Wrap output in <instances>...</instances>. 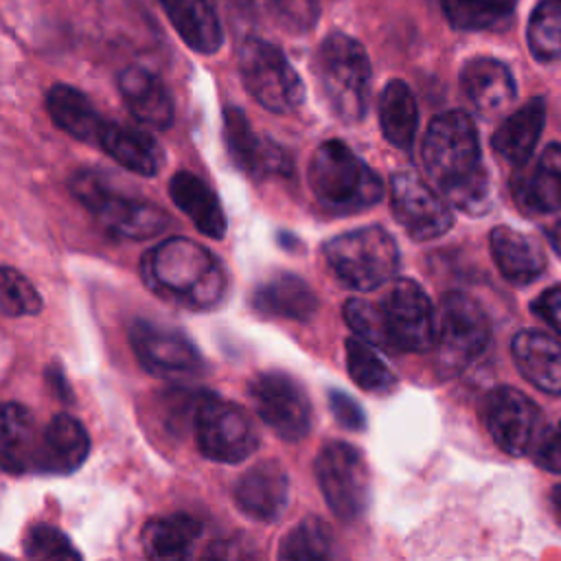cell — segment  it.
I'll return each instance as SVG.
<instances>
[{"instance_id":"obj_1","label":"cell","mask_w":561,"mask_h":561,"mask_svg":"<svg viewBox=\"0 0 561 561\" xmlns=\"http://www.w3.org/2000/svg\"><path fill=\"white\" fill-rule=\"evenodd\" d=\"M421 156L430 180L451 206L471 215L486 213L491 184L469 114L462 110L438 114L425 131Z\"/></svg>"},{"instance_id":"obj_2","label":"cell","mask_w":561,"mask_h":561,"mask_svg":"<svg viewBox=\"0 0 561 561\" xmlns=\"http://www.w3.org/2000/svg\"><path fill=\"white\" fill-rule=\"evenodd\" d=\"M140 274L153 294L197 311L217 307L228 289L219 259L186 237H171L147 250Z\"/></svg>"},{"instance_id":"obj_3","label":"cell","mask_w":561,"mask_h":561,"mask_svg":"<svg viewBox=\"0 0 561 561\" xmlns=\"http://www.w3.org/2000/svg\"><path fill=\"white\" fill-rule=\"evenodd\" d=\"M70 191L79 204L99 221V226L116 237L142 241L160 234L169 215L145 197L123 193L107 173L99 169H79L70 178Z\"/></svg>"},{"instance_id":"obj_4","label":"cell","mask_w":561,"mask_h":561,"mask_svg":"<svg viewBox=\"0 0 561 561\" xmlns=\"http://www.w3.org/2000/svg\"><path fill=\"white\" fill-rule=\"evenodd\" d=\"M316 199L335 213H357L377 204L383 195L379 175L342 140L318 145L307 169Z\"/></svg>"},{"instance_id":"obj_5","label":"cell","mask_w":561,"mask_h":561,"mask_svg":"<svg viewBox=\"0 0 561 561\" xmlns=\"http://www.w3.org/2000/svg\"><path fill=\"white\" fill-rule=\"evenodd\" d=\"M313 70L331 112L348 125L359 123L370 99V61L364 46L346 33H331L318 46Z\"/></svg>"},{"instance_id":"obj_6","label":"cell","mask_w":561,"mask_h":561,"mask_svg":"<svg viewBox=\"0 0 561 561\" xmlns=\"http://www.w3.org/2000/svg\"><path fill=\"white\" fill-rule=\"evenodd\" d=\"M324 261L337 280L357 291H370L399 270V248L381 226H366L333 237L322 248Z\"/></svg>"},{"instance_id":"obj_7","label":"cell","mask_w":561,"mask_h":561,"mask_svg":"<svg viewBox=\"0 0 561 561\" xmlns=\"http://www.w3.org/2000/svg\"><path fill=\"white\" fill-rule=\"evenodd\" d=\"M491 342V322L484 309L462 291H449L440 300L436 316L438 366L445 375H456L473 364Z\"/></svg>"},{"instance_id":"obj_8","label":"cell","mask_w":561,"mask_h":561,"mask_svg":"<svg viewBox=\"0 0 561 561\" xmlns=\"http://www.w3.org/2000/svg\"><path fill=\"white\" fill-rule=\"evenodd\" d=\"M239 72L245 90L274 114L294 112L305 99V85L283 50L265 39L248 37L239 48Z\"/></svg>"},{"instance_id":"obj_9","label":"cell","mask_w":561,"mask_h":561,"mask_svg":"<svg viewBox=\"0 0 561 561\" xmlns=\"http://www.w3.org/2000/svg\"><path fill=\"white\" fill-rule=\"evenodd\" d=\"M193 430L199 451L217 462H241L259 447L248 412L217 394L195 397Z\"/></svg>"},{"instance_id":"obj_10","label":"cell","mask_w":561,"mask_h":561,"mask_svg":"<svg viewBox=\"0 0 561 561\" xmlns=\"http://www.w3.org/2000/svg\"><path fill=\"white\" fill-rule=\"evenodd\" d=\"M324 502L342 522H355L370 502V469L364 454L342 440L327 443L316 458Z\"/></svg>"},{"instance_id":"obj_11","label":"cell","mask_w":561,"mask_h":561,"mask_svg":"<svg viewBox=\"0 0 561 561\" xmlns=\"http://www.w3.org/2000/svg\"><path fill=\"white\" fill-rule=\"evenodd\" d=\"M250 399L256 414L283 440H300L309 434L313 410L305 388L287 373L267 370L250 381Z\"/></svg>"},{"instance_id":"obj_12","label":"cell","mask_w":561,"mask_h":561,"mask_svg":"<svg viewBox=\"0 0 561 561\" xmlns=\"http://www.w3.org/2000/svg\"><path fill=\"white\" fill-rule=\"evenodd\" d=\"M394 353H425L434 348L436 316L432 302L416 280L399 278L379 305Z\"/></svg>"},{"instance_id":"obj_13","label":"cell","mask_w":561,"mask_h":561,"mask_svg":"<svg viewBox=\"0 0 561 561\" xmlns=\"http://www.w3.org/2000/svg\"><path fill=\"white\" fill-rule=\"evenodd\" d=\"M390 206L414 241L438 239L454 224L449 202L410 171H397L390 178Z\"/></svg>"},{"instance_id":"obj_14","label":"cell","mask_w":561,"mask_h":561,"mask_svg":"<svg viewBox=\"0 0 561 561\" xmlns=\"http://www.w3.org/2000/svg\"><path fill=\"white\" fill-rule=\"evenodd\" d=\"M480 414L495 445L511 456L528 451L541 425V412L533 399L511 386L489 390L482 399Z\"/></svg>"},{"instance_id":"obj_15","label":"cell","mask_w":561,"mask_h":561,"mask_svg":"<svg viewBox=\"0 0 561 561\" xmlns=\"http://www.w3.org/2000/svg\"><path fill=\"white\" fill-rule=\"evenodd\" d=\"M129 342L140 366L156 377L180 379L202 370V357L195 344L178 329L151 320H136L129 329Z\"/></svg>"},{"instance_id":"obj_16","label":"cell","mask_w":561,"mask_h":561,"mask_svg":"<svg viewBox=\"0 0 561 561\" xmlns=\"http://www.w3.org/2000/svg\"><path fill=\"white\" fill-rule=\"evenodd\" d=\"M224 142L232 162L254 180L291 173L287 153L274 140L259 136L239 107L224 110Z\"/></svg>"},{"instance_id":"obj_17","label":"cell","mask_w":561,"mask_h":561,"mask_svg":"<svg viewBox=\"0 0 561 561\" xmlns=\"http://www.w3.org/2000/svg\"><path fill=\"white\" fill-rule=\"evenodd\" d=\"M239 508L259 522H276L289 502V478L276 460L250 467L234 484Z\"/></svg>"},{"instance_id":"obj_18","label":"cell","mask_w":561,"mask_h":561,"mask_svg":"<svg viewBox=\"0 0 561 561\" xmlns=\"http://www.w3.org/2000/svg\"><path fill=\"white\" fill-rule=\"evenodd\" d=\"M90 454L85 427L70 414H55L39 434L35 469L42 473H72Z\"/></svg>"},{"instance_id":"obj_19","label":"cell","mask_w":561,"mask_h":561,"mask_svg":"<svg viewBox=\"0 0 561 561\" xmlns=\"http://www.w3.org/2000/svg\"><path fill=\"white\" fill-rule=\"evenodd\" d=\"M460 85L482 116L504 112L517 96V85L506 64L493 57H473L462 66Z\"/></svg>"},{"instance_id":"obj_20","label":"cell","mask_w":561,"mask_h":561,"mask_svg":"<svg viewBox=\"0 0 561 561\" xmlns=\"http://www.w3.org/2000/svg\"><path fill=\"white\" fill-rule=\"evenodd\" d=\"M517 370L526 381L548 394H561V342L552 335L524 329L511 342Z\"/></svg>"},{"instance_id":"obj_21","label":"cell","mask_w":561,"mask_h":561,"mask_svg":"<svg viewBox=\"0 0 561 561\" xmlns=\"http://www.w3.org/2000/svg\"><path fill=\"white\" fill-rule=\"evenodd\" d=\"M118 92L136 121L153 129H167L173 123V99L151 70L127 66L118 75Z\"/></svg>"},{"instance_id":"obj_22","label":"cell","mask_w":561,"mask_h":561,"mask_svg":"<svg viewBox=\"0 0 561 561\" xmlns=\"http://www.w3.org/2000/svg\"><path fill=\"white\" fill-rule=\"evenodd\" d=\"M39 430L28 408L0 403V471L26 473L35 469Z\"/></svg>"},{"instance_id":"obj_23","label":"cell","mask_w":561,"mask_h":561,"mask_svg":"<svg viewBox=\"0 0 561 561\" xmlns=\"http://www.w3.org/2000/svg\"><path fill=\"white\" fill-rule=\"evenodd\" d=\"M252 307L263 316L305 322L318 311V296L300 276L274 272L254 289Z\"/></svg>"},{"instance_id":"obj_24","label":"cell","mask_w":561,"mask_h":561,"mask_svg":"<svg viewBox=\"0 0 561 561\" xmlns=\"http://www.w3.org/2000/svg\"><path fill=\"white\" fill-rule=\"evenodd\" d=\"M96 145L125 169L151 178L162 169L164 151L158 140L138 127L105 121Z\"/></svg>"},{"instance_id":"obj_25","label":"cell","mask_w":561,"mask_h":561,"mask_svg":"<svg viewBox=\"0 0 561 561\" xmlns=\"http://www.w3.org/2000/svg\"><path fill=\"white\" fill-rule=\"evenodd\" d=\"M489 243L493 261L508 283L528 285L543 274L546 252L528 234H522L511 226H495Z\"/></svg>"},{"instance_id":"obj_26","label":"cell","mask_w":561,"mask_h":561,"mask_svg":"<svg viewBox=\"0 0 561 561\" xmlns=\"http://www.w3.org/2000/svg\"><path fill=\"white\" fill-rule=\"evenodd\" d=\"M169 22L186 46L213 55L224 42L215 0H160Z\"/></svg>"},{"instance_id":"obj_27","label":"cell","mask_w":561,"mask_h":561,"mask_svg":"<svg viewBox=\"0 0 561 561\" xmlns=\"http://www.w3.org/2000/svg\"><path fill=\"white\" fill-rule=\"evenodd\" d=\"M169 195L173 204L195 224V228L210 237L224 239L226 234V215L215 191L195 173L178 171L169 180Z\"/></svg>"},{"instance_id":"obj_28","label":"cell","mask_w":561,"mask_h":561,"mask_svg":"<svg viewBox=\"0 0 561 561\" xmlns=\"http://www.w3.org/2000/svg\"><path fill=\"white\" fill-rule=\"evenodd\" d=\"M546 123V101L541 96L530 99L511 116L493 134V151L502 156L513 167H524L533 156L537 140L541 136Z\"/></svg>"},{"instance_id":"obj_29","label":"cell","mask_w":561,"mask_h":561,"mask_svg":"<svg viewBox=\"0 0 561 561\" xmlns=\"http://www.w3.org/2000/svg\"><path fill=\"white\" fill-rule=\"evenodd\" d=\"M46 110L59 129L77 140L96 145L105 121L83 92L72 85L57 83L46 94Z\"/></svg>"},{"instance_id":"obj_30","label":"cell","mask_w":561,"mask_h":561,"mask_svg":"<svg viewBox=\"0 0 561 561\" xmlns=\"http://www.w3.org/2000/svg\"><path fill=\"white\" fill-rule=\"evenodd\" d=\"M515 199L533 213L561 210V142L548 145L515 188Z\"/></svg>"},{"instance_id":"obj_31","label":"cell","mask_w":561,"mask_h":561,"mask_svg":"<svg viewBox=\"0 0 561 561\" xmlns=\"http://www.w3.org/2000/svg\"><path fill=\"white\" fill-rule=\"evenodd\" d=\"M202 524L191 515L175 513L149 519L140 533V543L151 559H184L191 554Z\"/></svg>"},{"instance_id":"obj_32","label":"cell","mask_w":561,"mask_h":561,"mask_svg":"<svg viewBox=\"0 0 561 561\" xmlns=\"http://www.w3.org/2000/svg\"><path fill=\"white\" fill-rule=\"evenodd\" d=\"M379 125L386 140L399 149H410L414 142L419 110L410 85L401 79H392L379 94Z\"/></svg>"},{"instance_id":"obj_33","label":"cell","mask_w":561,"mask_h":561,"mask_svg":"<svg viewBox=\"0 0 561 561\" xmlns=\"http://www.w3.org/2000/svg\"><path fill=\"white\" fill-rule=\"evenodd\" d=\"M445 18L460 31H484L513 15L515 0H440Z\"/></svg>"},{"instance_id":"obj_34","label":"cell","mask_w":561,"mask_h":561,"mask_svg":"<svg viewBox=\"0 0 561 561\" xmlns=\"http://www.w3.org/2000/svg\"><path fill=\"white\" fill-rule=\"evenodd\" d=\"M346 368L351 379L366 392H388L397 383L394 373L364 340H346Z\"/></svg>"},{"instance_id":"obj_35","label":"cell","mask_w":561,"mask_h":561,"mask_svg":"<svg viewBox=\"0 0 561 561\" xmlns=\"http://www.w3.org/2000/svg\"><path fill=\"white\" fill-rule=\"evenodd\" d=\"M333 554V535L329 526L309 515L296 524L294 530L280 543L278 557L289 561H307V559H329Z\"/></svg>"},{"instance_id":"obj_36","label":"cell","mask_w":561,"mask_h":561,"mask_svg":"<svg viewBox=\"0 0 561 561\" xmlns=\"http://www.w3.org/2000/svg\"><path fill=\"white\" fill-rule=\"evenodd\" d=\"M528 46L539 61L561 59V0H541L528 20Z\"/></svg>"},{"instance_id":"obj_37","label":"cell","mask_w":561,"mask_h":561,"mask_svg":"<svg viewBox=\"0 0 561 561\" xmlns=\"http://www.w3.org/2000/svg\"><path fill=\"white\" fill-rule=\"evenodd\" d=\"M344 320L346 324L368 344L386 351V353H394L392 342L388 337L386 324H383V316L379 305H373L364 298H348L344 302Z\"/></svg>"},{"instance_id":"obj_38","label":"cell","mask_w":561,"mask_h":561,"mask_svg":"<svg viewBox=\"0 0 561 561\" xmlns=\"http://www.w3.org/2000/svg\"><path fill=\"white\" fill-rule=\"evenodd\" d=\"M42 309L37 289L13 267H0V313L9 318L35 316Z\"/></svg>"},{"instance_id":"obj_39","label":"cell","mask_w":561,"mask_h":561,"mask_svg":"<svg viewBox=\"0 0 561 561\" xmlns=\"http://www.w3.org/2000/svg\"><path fill=\"white\" fill-rule=\"evenodd\" d=\"M24 554L31 559H79L70 539L55 526L35 524L24 535Z\"/></svg>"},{"instance_id":"obj_40","label":"cell","mask_w":561,"mask_h":561,"mask_svg":"<svg viewBox=\"0 0 561 561\" xmlns=\"http://www.w3.org/2000/svg\"><path fill=\"white\" fill-rule=\"evenodd\" d=\"M276 22L291 33L309 31L320 15V0H267Z\"/></svg>"},{"instance_id":"obj_41","label":"cell","mask_w":561,"mask_h":561,"mask_svg":"<svg viewBox=\"0 0 561 561\" xmlns=\"http://www.w3.org/2000/svg\"><path fill=\"white\" fill-rule=\"evenodd\" d=\"M329 408H331V414L335 416V421L342 427H346L351 432L364 430L366 414H364V410L359 408V403L351 394L331 388L329 390Z\"/></svg>"},{"instance_id":"obj_42","label":"cell","mask_w":561,"mask_h":561,"mask_svg":"<svg viewBox=\"0 0 561 561\" xmlns=\"http://www.w3.org/2000/svg\"><path fill=\"white\" fill-rule=\"evenodd\" d=\"M533 458L541 469L561 473V421L537 440Z\"/></svg>"},{"instance_id":"obj_43","label":"cell","mask_w":561,"mask_h":561,"mask_svg":"<svg viewBox=\"0 0 561 561\" xmlns=\"http://www.w3.org/2000/svg\"><path fill=\"white\" fill-rule=\"evenodd\" d=\"M533 311H535L546 324H550L557 333H561V285H552V287L543 289V291L535 298Z\"/></svg>"},{"instance_id":"obj_44","label":"cell","mask_w":561,"mask_h":561,"mask_svg":"<svg viewBox=\"0 0 561 561\" xmlns=\"http://www.w3.org/2000/svg\"><path fill=\"white\" fill-rule=\"evenodd\" d=\"M48 377H50V386H55V392H57L59 397H64V399L72 397L70 388H68V383H66V379L61 377V373H59V370L50 368V370H48Z\"/></svg>"},{"instance_id":"obj_45","label":"cell","mask_w":561,"mask_h":561,"mask_svg":"<svg viewBox=\"0 0 561 561\" xmlns=\"http://www.w3.org/2000/svg\"><path fill=\"white\" fill-rule=\"evenodd\" d=\"M548 239H550V243H552V248H554V252L561 256V219L548 230Z\"/></svg>"},{"instance_id":"obj_46","label":"cell","mask_w":561,"mask_h":561,"mask_svg":"<svg viewBox=\"0 0 561 561\" xmlns=\"http://www.w3.org/2000/svg\"><path fill=\"white\" fill-rule=\"evenodd\" d=\"M550 502H552V511L557 515V519L561 522V484L552 489V495H550Z\"/></svg>"}]
</instances>
